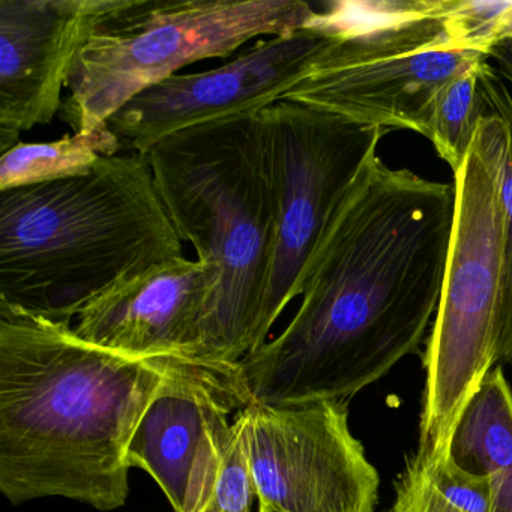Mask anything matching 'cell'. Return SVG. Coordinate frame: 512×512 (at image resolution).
I'll return each mask as SVG.
<instances>
[{"mask_svg": "<svg viewBox=\"0 0 512 512\" xmlns=\"http://www.w3.org/2000/svg\"><path fill=\"white\" fill-rule=\"evenodd\" d=\"M454 218V184L377 157L311 259L289 325L239 362L251 403L347 401L415 353L439 308Z\"/></svg>", "mask_w": 512, "mask_h": 512, "instance_id": "6da1fadb", "label": "cell"}, {"mask_svg": "<svg viewBox=\"0 0 512 512\" xmlns=\"http://www.w3.org/2000/svg\"><path fill=\"white\" fill-rule=\"evenodd\" d=\"M176 359H137L73 323L0 302V491L13 505L64 497L101 512L130 494L127 449Z\"/></svg>", "mask_w": 512, "mask_h": 512, "instance_id": "7a4b0ae2", "label": "cell"}, {"mask_svg": "<svg viewBox=\"0 0 512 512\" xmlns=\"http://www.w3.org/2000/svg\"><path fill=\"white\" fill-rule=\"evenodd\" d=\"M182 256L145 155L0 191V302L74 325L113 284Z\"/></svg>", "mask_w": 512, "mask_h": 512, "instance_id": "3957f363", "label": "cell"}, {"mask_svg": "<svg viewBox=\"0 0 512 512\" xmlns=\"http://www.w3.org/2000/svg\"><path fill=\"white\" fill-rule=\"evenodd\" d=\"M145 157L176 235L211 278L193 361L239 364L265 344L260 320L277 229L260 115L181 131Z\"/></svg>", "mask_w": 512, "mask_h": 512, "instance_id": "277c9868", "label": "cell"}, {"mask_svg": "<svg viewBox=\"0 0 512 512\" xmlns=\"http://www.w3.org/2000/svg\"><path fill=\"white\" fill-rule=\"evenodd\" d=\"M508 2H329L305 29L328 41L281 101L424 136L448 80L488 61Z\"/></svg>", "mask_w": 512, "mask_h": 512, "instance_id": "5b68a950", "label": "cell"}, {"mask_svg": "<svg viewBox=\"0 0 512 512\" xmlns=\"http://www.w3.org/2000/svg\"><path fill=\"white\" fill-rule=\"evenodd\" d=\"M505 125L485 113L454 173L455 218L439 308L425 350L416 454L448 458L455 425L497 362L503 269L500 170Z\"/></svg>", "mask_w": 512, "mask_h": 512, "instance_id": "8992f818", "label": "cell"}, {"mask_svg": "<svg viewBox=\"0 0 512 512\" xmlns=\"http://www.w3.org/2000/svg\"><path fill=\"white\" fill-rule=\"evenodd\" d=\"M314 13L304 0H103L59 118L74 133L103 127L182 68L302 31Z\"/></svg>", "mask_w": 512, "mask_h": 512, "instance_id": "52a82bcc", "label": "cell"}, {"mask_svg": "<svg viewBox=\"0 0 512 512\" xmlns=\"http://www.w3.org/2000/svg\"><path fill=\"white\" fill-rule=\"evenodd\" d=\"M260 122L277 215L260 320L266 343L301 296L311 259L389 131L290 101L263 110Z\"/></svg>", "mask_w": 512, "mask_h": 512, "instance_id": "ba28073f", "label": "cell"}, {"mask_svg": "<svg viewBox=\"0 0 512 512\" xmlns=\"http://www.w3.org/2000/svg\"><path fill=\"white\" fill-rule=\"evenodd\" d=\"M259 503L281 512H374L380 476L349 427L346 401L244 409Z\"/></svg>", "mask_w": 512, "mask_h": 512, "instance_id": "9c48e42d", "label": "cell"}, {"mask_svg": "<svg viewBox=\"0 0 512 512\" xmlns=\"http://www.w3.org/2000/svg\"><path fill=\"white\" fill-rule=\"evenodd\" d=\"M248 404L239 364L176 359L134 430L128 466L149 473L173 511H208L233 421Z\"/></svg>", "mask_w": 512, "mask_h": 512, "instance_id": "30bf717a", "label": "cell"}, {"mask_svg": "<svg viewBox=\"0 0 512 512\" xmlns=\"http://www.w3.org/2000/svg\"><path fill=\"white\" fill-rule=\"evenodd\" d=\"M326 41V35L310 29L259 40L215 70L176 74L146 89L115 113L107 127L121 154L145 155L181 131L260 115L301 80Z\"/></svg>", "mask_w": 512, "mask_h": 512, "instance_id": "8fae6325", "label": "cell"}, {"mask_svg": "<svg viewBox=\"0 0 512 512\" xmlns=\"http://www.w3.org/2000/svg\"><path fill=\"white\" fill-rule=\"evenodd\" d=\"M103 0H0V155L61 113Z\"/></svg>", "mask_w": 512, "mask_h": 512, "instance_id": "7c38bea8", "label": "cell"}, {"mask_svg": "<svg viewBox=\"0 0 512 512\" xmlns=\"http://www.w3.org/2000/svg\"><path fill=\"white\" fill-rule=\"evenodd\" d=\"M211 292L208 268L176 257L118 281L74 320L83 340L137 359L193 361Z\"/></svg>", "mask_w": 512, "mask_h": 512, "instance_id": "4fadbf2b", "label": "cell"}, {"mask_svg": "<svg viewBox=\"0 0 512 512\" xmlns=\"http://www.w3.org/2000/svg\"><path fill=\"white\" fill-rule=\"evenodd\" d=\"M452 463L487 481L491 512H512V389L494 367L464 407L449 445Z\"/></svg>", "mask_w": 512, "mask_h": 512, "instance_id": "5bb4252c", "label": "cell"}, {"mask_svg": "<svg viewBox=\"0 0 512 512\" xmlns=\"http://www.w3.org/2000/svg\"><path fill=\"white\" fill-rule=\"evenodd\" d=\"M119 154L121 145L107 124L53 142L20 143L0 155V191L86 175L100 158Z\"/></svg>", "mask_w": 512, "mask_h": 512, "instance_id": "9a60e30c", "label": "cell"}, {"mask_svg": "<svg viewBox=\"0 0 512 512\" xmlns=\"http://www.w3.org/2000/svg\"><path fill=\"white\" fill-rule=\"evenodd\" d=\"M394 506L400 512H491L490 488L449 457L415 454L398 481Z\"/></svg>", "mask_w": 512, "mask_h": 512, "instance_id": "2e32d148", "label": "cell"}, {"mask_svg": "<svg viewBox=\"0 0 512 512\" xmlns=\"http://www.w3.org/2000/svg\"><path fill=\"white\" fill-rule=\"evenodd\" d=\"M485 62L488 61L448 80L437 92L428 113L424 137L454 173L466 160L476 128L485 116L481 91V68Z\"/></svg>", "mask_w": 512, "mask_h": 512, "instance_id": "e0dca14e", "label": "cell"}, {"mask_svg": "<svg viewBox=\"0 0 512 512\" xmlns=\"http://www.w3.org/2000/svg\"><path fill=\"white\" fill-rule=\"evenodd\" d=\"M485 110L505 125L506 143L500 170V202L503 209V269L497 320V362L512 364V97L499 71L485 62L481 68Z\"/></svg>", "mask_w": 512, "mask_h": 512, "instance_id": "ac0fdd59", "label": "cell"}, {"mask_svg": "<svg viewBox=\"0 0 512 512\" xmlns=\"http://www.w3.org/2000/svg\"><path fill=\"white\" fill-rule=\"evenodd\" d=\"M254 499H257L256 485L248 461L242 409L233 421L232 436L206 512H251Z\"/></svg>", "mask_w": 512, "mask_h": 512, "instance_id": "d6986e66", "label": "cell"}, {"mask_svg": "<svg viewBox=\"0 0 512 512\" xmlns=\"http://www.w3.org/2000/svg\"><path fill=\"white\" fill-rule=\"evenodd\" d=\"M488 58L496 59L500 76L512 83V0L491 32Z\"/></svg>", "mask_w": 512, "mask_h": 512, "instance_id": "ffe728a7", "label": "cell"}, {"mask_svg": "<svg viewBox=\"0 0 512 512\" xmlns=\"http://www.w3.org/2000/svg\"><path fill=\"white\" fill-rule=\"evenodd\" d=\"M259 512H281L274 506L266 505V503H259Z\"/></svg>", "mask_w": 512, "mask_h": 512, "instance_id": "44dd1931", "label": "cell"}, {"mask_svg": "<svg viewBox=\"0 0 512 512\" xmlns=\"http://www.w3.org/2000/svg\"><path fill=\"white\" fill-rule=\"evenodd\" d=\"M385 512H400V511H398V509H397V508H395V506H394V505H392V506H391V508L386 509V511H385Z\"/></svg>", "mask_w": 512, "mask_h": 512, "instance_id": "7402d4cb", "label": "cell"}]
</instances>
